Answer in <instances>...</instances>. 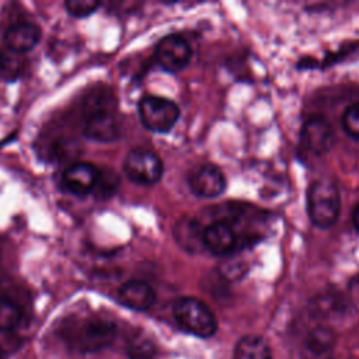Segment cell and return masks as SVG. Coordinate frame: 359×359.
<instances>
[{"label": "cell", "instance_id": "603a6c76", "mask_svg": "<svg viewBox=\"0 0 359 359\" xmlns=\"http://www.w3.org/2000/svg\"><path fill=\"white\" fill-rule=\"evenodd\" d=\"M100 6L98 1L95 0H67L65 3L66 11L77 18H83V17H88L90 14H93L97 7Z\"/></svg>", "mask_w": 359, "mask_h": 359}, {"label": "cell", "instance_id": "cb8c5ba5", "mask_svg": "<svg viewBox=\"0 0 359 359\" xmlns=\"http://www.w3.org/2000/svg\"><path fill=\"white\" fill-rule=\"evenodd\" d=\"M118 184H119L118 175L111 170H104V171H100L97 185L94 189H98L101 196H109L111 194L115 192Z\"/></svg>", "mask_w": 359, "mask_h": 359}, {"label": "cell", "instance_id": "ba28073f", "mask_svg": "<svg viewBox=\"0 0 359 359\" xmlns=\"http://www.w3.org/2000/svg\"><path fill=\"white\" fill-rule=\"evenodd\" d=\"M188 185L196 196L210 199L217 198L226 191L227 180L220 167L212 163H205L189 174Z\"/></svg>", "mask_w": 359, "mask_h": 359}, {"label": "cell", "instance_id": "7c38bea8", "mask_svg": "<svg viewBox=\"0 0 359 359\" xmlns=\"http://www.w3.org/2000/svg\"><path fill=\"white\" fill-rule=\"evenodd\" d=\"M118 299L123 306L132 310L144 311L154 304L156 293L147 282L130 279L119 287Z\"/></svg>", "mask_w": 359, "mask_h": 359}, {"label": "cell", "instance_id": "7a4b0ae2", "mask_svg": "<svg viewBox=\"0 0 359 359\" xmlns=\"http://www.w3.org/2000/svg\"><path fill=\"white\" fill-rule=\"evenodd\" d=\"M307 215L310 222L320 229H330L341 212V195L331 180H314L307 189Z\"/></svg>", "mask_w": 359, "mask_h": 359}, {"label": "cell", "instance_id": "ac0fdd59", "mask_svg": "<svg viewBox=\"0 0 359 359\" xmlns=\"http://www.w3.org/2000/svg\"><path fill=\"white\" fill-rule=\"evenodd\" d=\"M22 72V59L6 48H0V79L11 81L18 79Z\"/></svg>", "mask_w": 359, "mask_h": 359}, {"label": "cell", "instance_id": "8fae6325", "mask_svg": "<svg viewBox=\"0 0 359 359\" xmlns=\"http://www.w3.org/2000/svg\"><path fill=\"white\" fill-rule=\"evenodd\" d=\"M100 171L97 167L87 161H79L69 165L63 172V185L67 191L76 195H86L91 192L98 180Z\"/></svg>", "mask_w": 359, "mask_h": 359}, {"label": "cell", "instance_id": "7402d4cb", "mask_svg": "<svg viewBox=\"0 0 359 359\" xmlns=\"http://www.w3.org/2000/svg\"><path fill=\"white\" fill-rule=\"evenodd\" d=\"M341 123L349 137L359 140V102H353L345 108Z\"/></svg>", "mask_w": 359, "mask_h": 359}, {"label": "cell", "instance_id": "5bb4252c", "mask_svg": "<svg viewBox=\"0 0 359 359\" xmlns=\"http://www.w3.org/2000/svg\"><path fill=\"white\" fill-rule=\"evenodd\" d=\"M234 359H272V352L264 338L245 335L236 345Z\"/></svg>", "mask_w": 359, "mask_h": 359}, {"label": "cell", "instance_id": "4316f807", "mask_svg": "<svg viewBox=\"0 0 359 359\" xmlns=\"http://www.w3.org/2000/svg\"><path fill=\"white\" fill-rule=\"evenodd\" d=\"M0 299H1V296H0Z\"/></svg>", "mask_w": 359, "mask_h": 359}, {"label": "cell", "instance_id": "484cf974", "mask_svg": "<svg viewBox=\"0 0 359 359\" xmlns=\"http://www.w3.org/2000/svg\"><path fill=\"white\" fill-rule=\"evenodd\" d=\"M3 356H4V353H3V351L0 349V359H3Z\"/></svg>", "mask_w": 359, "mask_h": 359}, {"label": "cell", "instance_id": "d6986e66", "mask_svg": "<svg viewBox=\"0 0 359 359\" xmlns=\"http://www.w3.org/2000/svg\"><path fill=\"white\" fill-rule=\"evenodd\" d=\"M22 317L21 307L11 299H0V331L14 330Z\"/></svg>", "mask_w": 359, "mask_h": 359}, {"label": "cell", "instance_id": "e0dca14e", "mask_svg": "<svg viewBox=\"0 0 359 359\" xmlns=\"http://www.w3.org/2000/svg\"><path fill=\"white\" fill-rule=\"evenodd\" d=\"M198 223H195L192 219L189 217H182V220H180L177 224H175V229H174V236L178 237V236H185L182 240H180L178 243L182 245V248H187V250H196L198 247V243L202 244V231L198 230L196 227Z\"/></svg>", "mask_w": 359, "mask_h": 359}, {"label": "cell", "instance_id": "d4e9b609", "mask_svg": "<svg viewBox=\"0 0 359 359\" xmlns=\"http://www.w3.org/2000/svg\"><path fill=\"white\" fill-rule=\"evenodd\" d=\"M351 217H352V224H353L355 230L359 233V203L353 208Z\"/></svg>", "mask_w": 359, "mask_h": 359}, {"label": "cell", "instance_id": "2e32d148", "mask_svg": "<svg viewBox=\"0 0 359 359\" xmlns=\"http://www.w3.org/2000/svg\"><path fill=\"white\" fill-rule=\"evenodd\" d=\"M344 310V300L334 293L318 294L310 303V311L317 318H330Z\"/></svg>", "mask_w": 359, "mask_h": 359}, {"label": "cell", "instance_id": "9c48e42d", "mask_svg": "<svg viewBox=\"0 0 359 359\" xmlns=\"http://www.w3.org/2000/svg\"><path fill=\"white\" fill-rule=\"evenodd\" d=\"M300 142L306 150L316 156L330 151L334 144V130L330 121L321 115L306 119L300 130Z\"/></svg>", "mask_w": 359, "mask_h": 359}, {"label": "cell", "instance_id": "8992f818", "mask_svg": "<svg viewBox=\"0 0 359 359\" xmlns=\"http://www.w3.org/2000/svg\"><path fill=\"white\" fill-rule=\"evenodd\" d=\"M123 172L135 184L153 185L160 181L164 165L157 153L149 149H132L123 160Z\"/></svg>", "mask_w": 359, "mask_h": 359}, {"label": "cell", "instance_id": "277c9868", "mask_svg": "<svg viewBox=\"0 0 359 359\" xmlns=\"http://www.w3.org/2000/svg\"><path fill=\"white\" fill-rule=\"evenodd\" d=\"M137 114L146 129L154 133H167L180 118V107L165 97L146 95L137 104Z\"/></svg>", "mask_w": 359, "mask_h": 359}, {"label": "cell", "instance_id": "4fadbf2b", "mask_svg": "<svg viewBox=\"0 0 359 359\" xmlns=\"http://www.w3.org/2000/svg\"><path fill=\"white\" fill-rule=\"evenodd\" d=\"M41 38V29L34 22H17L4 32V48L14 53L31 50Z\"/></svg>", "mask_w": 359, "mask_h": 359}, {"label": "cell", "instance_id": "ffe728a7", "mask_svg": "<svg viewBox=\"0 0 359 359\" xmlns=\"http://www.w3.org/2000/svg\"><path fill=\"white\" fill-rule=\"evenodd\" d=\"M130 359H153L156 355V345L143 335H136L128 342L126 348Z\"/></svg>", "mask_w": 359, "mask_h": 359}, {"label": "cell", "instance_id": "6da1fadb", "mask_svg": "<svg viewBox=\"0 0 359 359\" xmlns=\"http://www.w3.org/2000/svg\"><path fill=\"white\" fill-rule=\"evenodd\" d=\"M116 102L108 90H97L84 101L83 133L87 139L108 143L119 136Z\"/></svg>", "mask_w": 359, "mask_h": 359}, {"label": "cell", "instance_id": "44dd1931", "mask_svg": "<svg viewBox=\"0 0 359 359\" xmlns=\"http://www.w3.org/2000/svg\"><path fill=\"white\" fill-rule=\"evenodd\" d=\"M219 272L227 280H238L248 272V265L241 258L226 255L219 265Z\"/></svg>", "mask_w": 359, "mask_h": 359}, {"label": "cell", "instance_id": "5b68a950", "mask_svg": "<svg viewBox=\"0 0 359 359\" xmlns=\"http://www.w3.org/2000/svg\"><path fill=\"white\" fill-rule=\"evenodd\" d=\"M115 325L102 318H93L66 331L67 342L80 352H95L108 346L115 338Z\"/></svg>", "mask_w": 359, "mask_h": 359}, {"label": "cell", "instance_id": "30bf717a", "mask_svg": "<svg viewBox=\"0 0 359 359\" xmlns=\"http://www.w3.org/2000/svg\"><path fill=\"white\" fill-rule=\"evenodd\" d=\"M237 244L234 229L224 220L210 223L202 230V245L217 257L230 255Z\"/></svg>", "mask_w": 359, "mask_h": 359}, {"label": "cell", "instance_id": "3957f363", "mask_svg": "<svg viewBox=\"0 0 359 359\" xmlns=\"http://www.w3.org/2000/svg\"><path fill=\"white\" fill-rule=\"evenodd\" d=\"M172 314L181 328L196 337L209 338L217 330L215 313L196 297L184 296L177 299L172 306Z\"/></svg>", "mask_w": 359, "mask_h": 359}, {"label": "cell", "instance_id": "52a82bcc", "mask_svg": "<svg viewBox=\"0 0 359 359\" xmlns=\"http://www.w3.org/2000/svg\"><path fill=\"white\" fill-rule=\"evenodd\" d=\"M158 66L170 73H175L188 66L192 49L187 39L178 34H170L161 38L154 50Z\"/></svg>", "mask_w": 359, "mask_h": 359}, {"label": "cell", "instance_id": "9a60e30c", "mask_svg": "<svg viewBox=\"0 0 359 359\" xmlns=\"http://www.w3.org/2000/svg\"><path fill=\"white\" fill-rule=\"evenodd\" d=\"M335 342L337 334L328 325H317L306 337L307 349L316 355L330 352L335 346Z\"/></svg>", "mask_w": 359, "mask_h": 359}]
</instances>
